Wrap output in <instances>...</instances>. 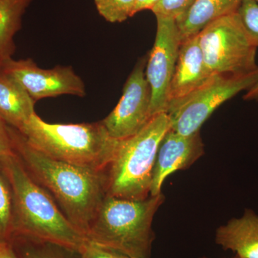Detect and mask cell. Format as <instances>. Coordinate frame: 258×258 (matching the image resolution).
Instances as JSON below:
<instances>
[{"mask_svg": "<svg viewBox=\"0 0 258 258\" xmlns=\"http://www.w3.org/2000/svg\"><path fill=\"white\" fill-rule=\"evenodd\" d=\"M237 13L246 32L258 47V3L253 0H242Z\"/></svg>", "mask_w": 258, "mask_h": 258, "instance_id": "ffe728a7", "label": "cell"}, {"mask_svg": "<svg viewBox=\"0 0 258 258\" xmlns=\"http://www.w3.org/2000/svg\"><path fill=\"white\" fill-rule=\"evenodd\" d=\"M18 131L44 155L96 170L108 169L118 141L108 134L101 120L77 124L50 123L36 113Z\"/></svg>", "mask_w": 258, "mask_h": 258, "instance_id": "3957f363", "label": "cell"}, {"mask_svg": "<svg viewBox=\"0 0 258 258\" xmlns=\"http://www.w3.org/2000/svg\"><path fill=\"white\" fill-rule=\"evenodd\" d=\"M15 154L10 126L0 116V157Z\"/></svg>", "mask_w": 258, "mask_h": 258, "instance_id": "603a6c76", "label": "cell"}, {"mask_svg": "<svg viewBox=\"0 0 258 258\" xmlns=\"http://www.w3.org/2000/svg\"><path fill=\"white\" fill-rule=\"evenodd\" d=\"M159 1L160 0H135V14L142 10H152Z\"/></svg>", "mask_w": 258, "mask_h": 258, "instance_id": "d4e9b609", "label": "cell"}, {"mask_svg": "<svg viewBox=\"0 0 258 258\" xmlns=\"http://www.w3.org/2000/svg\"><path fill=\"white\" fill-rule=\"evenodd\" d=\"M215 242L225 250L240 258H258V215L246 210L243 215L220 226Z\"/></svg>", "mask_w": 258, "mask_h": 258, "instance_id": "4fadbf2b", "label": "cell"}, {"mask_svg": "<svg viewBox=\"0 0 258 258\" xmlns=\"http://www.w3.org/2000/svg\"><path fill=\"white\" fill-rule=\"evenodd\" d=\"M258 81V69L244 75H213L191 94L171 103L166 113L171 129L183 136L200 132L203 123L219 107Z\"/></svg>", "mask_w": 258, "mask_h": 258, "instance_id": "52a82bcc", "label": "cell"}, {"mask_svg": "<svg viewBox=\"0 0 258 258\" xmlns=\"http://www.w3.org/2000/svg\"><path fill=\"white\" fill-rule=\"evenodd\" d=\"M253 1L255 2V3H258V0H253Z\"/></svg>", "mask_w": 258, "mask_h": 258, "instance_id": "83f0119b", "label": "cell"}, {"mask_svg": "<svg viewBox=\"0 0 258 258\" xmlns=\"http://www.w3.org/2000/svg\"><path fill=\"white\" fill-rule=\"evenodd\" d=\"M98 13L111 23H123L135 14V0H95Z\"/></svg>", "mask_w": 258, "mask_h": 258, "instance_id": "ac0fdd59", "label": "cell"}, {"mask_svg": "<svg viewBox=\"0 0 258 258\" xmlns=\"http://www.w3.org/2000/svg\"><path fill=\"white\" fill-rule=\"evenodd\" d=\"M15 80L35 102L60 95L84 97L86 86L83 80L70 66L42 69L32 59H10L0 69Z\"/></svg>", "mask_w": 258, "mask_h": 258, "instance_id": "30bf717a", "label": "cell"}, {"mask_svg": "<svg viewBox=\"0 0 258 258\" xmlns=\"http://www.w3.org/2000/svg\"><path fill=\"white\" fill-rule=\"evenodd\" d=\"M205 153L200 132L183 136L169 129L158 149L153 171L150 196L161 193L163 183L176 171L188 169Z\"/></svg>", "mask_w": 258, "mask_h": 258, "instance_id": "8fae6325", "label": "cell"}, {"mask_svg": "<svg viewBox=\"0 0 258 258\" xmlns=\"http://www.w3.org/2000/svg\"><path fill=\"white\" fill-rule=\"evenodd\" d=\"M147 57L140 59L128 76L118 104L104 119L112 138L123 139L138 133L152 119V91L144 71Z\"/></svg>", "mask_w": 258, "mask_h": 258, "instance_id": "ba28073f", "label": "cell"}, {"mask_svg": "<svg viewBox=\"0 0 258 258\" xmlns=\"http://www.w3.org/2000/svg\"><path fill=\"white\" fill-rule=\"evenodd\" d=\"M12 245L18 258H83L81 251L24 236H15Z\"/></svg>", "mask_w": 258, "mask_h": 258, "instance_id": "2e32d148", "label": "cell"}, {"mask_svg": "<svg viewBox=\"0 0 258 258\" xmlns=\"http://www.w3.org/2000/svg\"><path fill=\"white\" fill-rule=\"evenodd\" d=\"M0 258H18L11 242H0Z\"/></svg>", "mask_w": 258, "mask_h": 258, "instance_id": "cb8c5ba5", "label": "cell"}, {"mask_svg": "<svg viewBox=\"0 0 258 258\" xmlns=\"http://www.w3.org/2000/svg\"><path fill=\"white\" fill-rule=\"evenodd\" d=\"M242 0H195L187 11L176 19L181 42L198 35L210 24L237 13Z\"/></svg>", "mask_w": 258, "mask_h": 258, "instance_id": "5bb4252c", "label": "cell"}, {"mask_svg": "<svg viewBox=\"0 0 258 258\" xmlns=\"http://www.w3.org/2000/svg\"><path fill=\"white\" fill-rule=\"evenodd\" d=\"M32 0H0V27L14 29L21 27L22 17Z\"/></svg>", "mask_w": 258, "mask_h": 258, "instance_id": "d6986e66", "label": "cell"}, {"mask_svg": "<svg viewBox=\"0 0 258 258\" xmlns=\"http://www.w3.org/2000/svg\"><path fill=\"white\" fill-rule=\"evenodd\" d=\"M212 76L205 63L198 35L181 42L168 94L167 107L191 94Z\"/></svg>", "mask_w": 258, "mask_h": 258, "instance_id": "7c38bea8", "label": "cell"}, {"mask_svg": "<svg viewBox=\"0 0 258 258\" xmlns=\"http://www.w3.org/2000/svg\"><path fill=\"white\" fill-rule=\"evenodd\" d=\"M35 102L18 83L0 70V116L20 130L32 115Z\"/></svg>", "mask_w": 258, "mask_h": 258, "instance_id": "9a60e30c", "label": "cell"}, {"mask_svg": "<svg viewBox=\"0 0 258 258\" xmlns=\"http://www.w3.org/2000/svg\"><path fill=\"white\" fill-rule=\"evenodd\" d=\"M195 0H160L152 11L156 17L176 20L184 14Z\"/></svg>", "mask_w": 258, "mask_h": 258, "instance_id": "44dd1931", "label": "cell"}, {"mask_svg": "<svg viewBox=\"0 0 258 258\" xmlns=\"http://www.w3.org/2000/svg\"><path fill=\"white\" fill-rule=\"evenodd\" d=\"M14 220L13 186L0 161V242L11 241L14 235Z\"/></svg>", "mask_w": 258, "mask_h": 258, "instance_id": "e0dca14e", "label": "cell"}, {"mask_svg": "<svg viewBox=\"0 0 258 258\" xmlns=\"http://www.w3.org/2000/svg\"><path fill=\"white\" fill-rule=\"evenodd\" d=\"M10 133L15 154L28 174L86 235L108 195V169L96 170L55 160L34 149L17 129L10 126Z\"/></svg>", "mask_w": 258, "mask_h": 258, "instance_id": "6da1fadb", "label": "cell"}, {"mask_svg": "<svg viewBox=\"0 0 258 258\" xmlns=\"http://www.w3.org/2000/svg\"><path fill=\"white\" fill-rule=\"evenodd\" d=\"M83 258H131L116 251L86 242L81 250Z\"/></svg>", "mask_w": 258, "mask_h": 258, "instance_id": "7402d4cb", "label": "cell"}, {"mask_svg": "<svg viewBox=\"0 0 258 258\" xmlns=\"http://www.w3.org/2000/svg\"><path fill=\"white\" fill-rule=\"evenodd\" d=\"M171 128L166 113L154 115L138 133L118 139L108 168V195L128 200L150 196L153 171L161 141Z\"/></svg>", "mask_w": 258, "mask_h": 258, "instance_id": "5b68a950", "label": "cell"}, {"mask_svg": "<svg viewBox=\"0 0 258 258\" xmlns=\"http://www.w3.org/2000/svg\"><path fill=\"white\" fill-rule=\"evenodd\" d=\"M205 63L213 75H244L258 69L254 45L237 13L218 19L198 34Z\"/></svg>", "mask_w": 258, "mask_h": 258, "instance_id": "8992f818", "label": "cell"}, {"mask_svg": "<svg viewBox=\"0 0 258 258\" xmlns=\"http://www.w3.org/2000/svg\"><path fill=\"white\" fill-rule=\"evenodd\" d=\"M157 18L155 42L147 61L146 77L151 91L153 117L166 113L168 94L177 60L181 40L174 19Z\"/></svg>", "mask_w": 258, "mask_h": 258, "instance_id": "9c48e42d", "label": "cell"}, {"mask_svg": "<svg viewBox=\"0 0 258 258\" xmlns=\"http://www.w3.org/2000/svg\"><path fill=\"white\" fill-rule=\"evenodd\" d=\"M162 192L144 200L107 195L86 234L88 242L131 258H150L152 222L164 202Z\"/></svg>", "mask_w": 258, "mask_h": 258, "instance_id": "277c9868", "label": "cell"}, {"mask_svg": "<svg viewBox=\"0 0 258 258\" xmlns=\"http://www.w3.org/2000/svg\"><path fill=\"white\" fill-rule=\"evenodd\" d=\"M14 195V235L81 250L86 235L64 215L50 194L28 174L16 154L0 157Z\"/></svg>", "mask_w": 258, "mask_h": 258, "instance_id": "7a4b0ae2", "label": "cell"}, {"mask_svg": "<svg viewBox=\"0 0 258 258\" xmlns=\"http://www.w3.org/2000/svg\"><path fill=\"white\" fill-rule=\"evenodd\" d=\"M200 258H208V257H200ZM235 258H240V257H237V256H236V257Z\"/></svg>", "mask_w": 258, "mask_h": 258, "instance_id": "4316f807", "label": "cell"}, {"mask_svg": "<svg viewBox=\"0 0 258 258\" xmlns=\"http://www.w3.org/2000/svg\"><path fill=\"white\" fill-rule=\"evenodd\" d=\"M244 99L246 101H258V81L252 88L244 96Z\"/></svg>", "mask_w": 258, "mask_h": 258, "instance_id": "484cf974", "label": "cell"}]
</instances>
